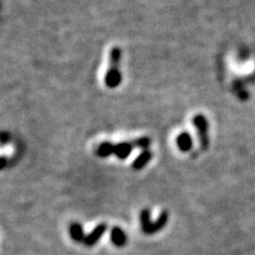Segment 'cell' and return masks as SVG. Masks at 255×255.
Returning <instances> with one entry per match:
<instances>
[{
	"mask_svg": "<svg viewBox=\"0 0 255 255\" xmlns=\"http://www.w3.org/2000/svg\"><path fill=\"white\" fill-rule=\"evenodd\" d=\"M70 232H71L72 238L75 239V240L81 241L83 239L82 227H81V225H78V223H73V225L71 226V229H70Z\"/></svg>",
	"mask_w": 255,
	"mask_h": 255,
	"instance_id": "obj_9",
	"label": "cell"
},
{
	"mask_svg": "<svg viewBox=\"0 0 255 255\" xmlns=\"http://www.w3.org/2000/svg\"><path fill=\"white\" fill-rule=\"evenodd\" d=\"M176 144L181 151L187 152L193 148V138H191V136L187 131H183L177 136Z\"/></svg>",
	"mask_w": 255,
	"mask_h": 255,
	"instance_id": "obj_3",
	"label": "cell"
},
{
	"mask_svg": "<svg viewBox=\"0 0 255 255\" xmlns=\"http://www.w3.org/2000/svg\"><path fill=\"white\" fill-rule=\"evenodd\" d=\"M114 149H115V144H113V143L104 142L98 146L97 154L98 156H101V157H108V156L114 154Z\"/></svg>",
	"mask_w": 255,
	"mask_h": 255,
	"instance_id": "obj_7",
	"label": "cell"
},
{
	"mask_svg": "<svg viewBox=\"0 0 255 255\" xmlns=\"http://www.w3.org/2000/svg\"><path fill=\"white\" fill-rule=\"evenodd\" d=\"M105 229H107V226H105V225L98 226V227L96 228L95 231L92 232L87 239H85V244L92 245V244H95V242H97L98 239H100L102 237V234H103V233L105 232Z\"/></svg>",
	"mask_w": 255,
	"mask_h": 255,
	"instance_id": "obj_6",
	"label": "cell"
},
{
	"mask_svg": "<svg viewBox=\"0 0 255 255\" xmlns=\"http://www.w3.org/2000/svg\"><path fill=\"white\" fill-rule=\"evenodd\" d=\"M133 144H135V146H138V148H143L145 150V149L149 146V144H150V139H149L148 137H142V138L136 139V141L133 142Z\"/></svg>",
	"mask_w": 255,
	"mask_h": 255,
	"instance_id": "obj_11",
	"label": "cell"
},
{
	"mask_svg": "<svg viewBox=\"0 0 255 255\" xmlns=\"http://www.w3.org/2000/svg\"><path fill=\"white\" fill-rule=\"evenodd\" d=\"M6 164V159L5 158H0V169H2Z\"/></svg>",
	"mask_w": 255,
	"mask_h": 255,
	"instance_id": "obj_12",
	"label": "cell"
},
{
	"mask_svg": "<svg viewBox=\"0 0 255 255\" xmlns=\"http://www.w3.org/2000/svg\"><path fill=\"white\" fill-rule=\"evenodd\" d=\"M152 157V152L149 151V150H143L141 152V155L137 157L135 161H133L132 163V168L135 169V170H138V169H142L143 167H145L146 163H148L149 161H150Z\"/></svg>",
	"mask_w": 255,
	"mask_h": 255,
	"instance_id": "obj_5",
	"label": "cell"
},
{
	"mask_svg": "<svg viewBox=\"0 0 255 255\" xmlns=\"http://www.w3.org/2000/svg\"><path fill=\"white\" fill-rule=\"evenodd\" d=\"M122 82V76L117 68H111L105 76V84L109 88L119 87L120 83Z\"/></svg>",
	"mask_w": 255,
	"mask_h": 255,
	"instance_id": "obj_2",
	"label": "cell"
},
{
	"mask_svg": "<svg viewBox=\"0 0 255 255\" xmlns=\"http://www.w3.org/2000/svg\"><path fill=\"white\" fill-rule=\"evenodd\" d=\"M120 59H121V50L119 47H114L110 52V62H111V65H113V68H116L117 64L120 62Z\"/></svg>",
	"mask_w": 255,
	"mask_h": 255,
	"instance_id": "obj_10",
	"label": "cell"
},
{
	"mask_svg": "<svg viewBox=\"0 0 255 255\" xmlns=\"http://www.w3.org/2000/svg\"><path fill=\"white\" fill-rule=\"evenodd\" d=\"M133 146H135V144H133V143H129V142L119 143V144H115L114 154L116 155L119 158L124 159V158H127L128 156L130 155V152L132 151Z\"/></svg>",
	"mask_w": 255,
	"mask_h": 255,
	"instance_id": "obj_4",
	"label": "cell"
},
{
	"mask_svg": "<svg viewBox=\"0 0 255 255\" xmlns=\"http://www.w3.org/2000/svg\"><path fill=\"white\" fill-rule=\"evenodd\" d=\"M111 235H113V241L115 242L116 245H121L124 244V241H126V234H124L122 229L120 228H114L113 229V233H111Z\"/></svg>",
	"mask_w": 255,
	"mask_h": 255,
	"instance_id": "obj_8",
	"label": "cell"
},
{
	"mask_svg": "<svg viewBox=\"0 0 255 255\" xmlns=\"http://www.w3.org/2000/svg\"><path fill=\"white\" fill-rule=\"evenodd\" d=\"M193 123H194V127H195L197 130V135H199V137H200L201 146H202L203 149L208 148V145H209L208 121L206 120V117L203 116V115H196V116L193 119Z\"/></svg>",
	"mask_w": 255,
	"mask_h": 255,
	"instance_id": "obj_1",
	"label": "cell"
}]
</instances>
